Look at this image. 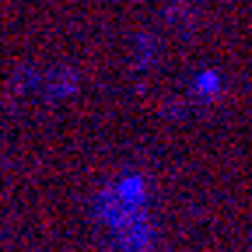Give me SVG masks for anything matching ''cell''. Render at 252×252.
Returning <instances> with one entry per match:
<instances>
[{
    "label": "cell",
    "instance_id": "7a4b0ae2",
    "mask_svg": "<svg viewBox=\"0 0 252 252\" xmlns=\"http://www.w3.org/2000/svg\"><path fill=\"white\" fill-rule=\"evenodd\" d=\"M224 91H228V77L220 70H214V67H203L193 81H189V98L196 105H217L224 98Z\"/></svg>",
    "mask_w": 252,
    "mask_h": 252
},
{
    "label": "cell",
    "instance_id": "3957f363",
    "mask_svg": "<svg viewBox=\"0 0 252 252\" xmlns=\"http://www.w3.org/2000/svg\"><path fill=\"white\" fill-rule=\"evenodd\" d=\"M154 60H158V46H154V39H151V35H140V39H137V56H133V67L144 74Z\"/></svg>",
    "mask_w": 252,
    "mask_h": 252
},
{
    "label": "cell",
    "instance_id": "6da1fadb",
    "mask_svg": "<svg viewBox=\"0 0 252 252\" xmlns=\"http://www.w3.org/2000/svg\"><path fill=\"white\" fill-rule=\"evenodd\" d=\"M147 179L133 168L109 179L98 193V214L105 217L109 228L119 231L126 249H144L147 242Z\"/></svg>",
    "mask_w": 252,
    "mask_h": 252
}]
</instances>
